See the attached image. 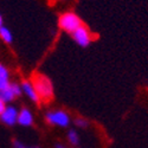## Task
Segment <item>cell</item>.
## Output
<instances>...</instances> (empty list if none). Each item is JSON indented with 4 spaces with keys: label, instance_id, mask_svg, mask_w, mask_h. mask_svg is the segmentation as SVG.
I'll return each instance as SVG.
<instances>
[{
    "label": "cell",
    "instance_id": "obj_16",
    "mask_svg": "<svg viewBox=\"0 0 148 148\" xmlns=\"http://www.w3.org/2000/svg\"><path fill=\"white\" fill-rule=\"evenodd\" d=\"M7 106H6V103L0 98V115H1L3 113H4V110H5V108H6Z\"/></svg>",
    "mask_w": 148,
    "mask_h": 148
},
{
    "label": "cell",
    "instance_id": "obj_1",
    "mask_svg": "<svg viewBox=\"0 0 148 148\" xmlns=\"http://www.w3.org/2000/svg\"><path fill=\"white\" fill-rule=\"evenodd\" d=\"M31 83L38 95L40 102H50L53 100V84L52 81L43 73H34Z\"/></svg>",
    "mask_w": 148,
    "mask_h": 148
},
{
    "label": "cell",
    "instance_id": "obj_12",
    "mask_svg": "<svg viewBox=\"0 0 148 148\" xmlns=\"http://www.w3.org/2000/svg\"><path fill=\"white\" fill-rule=\"evenodd\" d=\"M10 78V71L5 65L0 63V79H8Z\"/></svg>",
    "mask_w": 148,
    "mask_h": 148
},
{
    "label": "cell",
    "instance_id": "obj_14",
    "mask_svg": "<svg viewBox=\"0 0 148 148\" xmlns=\"http://www.w3.org/2000/svg\"><path fill=\"white\" fill-rule=\"evenodd\" d=\"M11 88H12V91H13L16 97H19L21 95L23 90H21L20 84H18V83H11Z\"/></svg>",
    "mask_w": 148,
    "mask_h": 148
},
{
    "label": "cell",
    "instance_id": "obj_3",
    "mask_svg": "<svg viewBox=\"0 0 148 148\" xmlns=\"http://www.w3.org/2000/svg\"><path fill=\"white\" fill-rule=\"evenodd\" d=\"M45 121L50 126H58L62 128H66L70 125V116L64 110H52L45 114Z\"/></svg>",
    "mask_w": 148,
    "mask_h": 148
},
{
    "label": "cell",
    "instance_id": "obj_17",
    "mask_svg": "<svg viewBox=\"0 0 148 148\" xmlns=\"http://www.w3.org/2000/svg\"><path fill=\"white\" fill-rule=\"evenodd\" d=\"M4 26V20H3V16L0 14V27Z\"/></svg>",
    "mask_w": 148,
    "mask_h": 148
},
{
    "label": "cell",
    "instance_id": "obj_6",
    "mask_svg": "<svg viewBox=\"0 0 148 148\" xmlns=\"http://www.w3.org/2000/svg\"><path fill=\"white\" fill-rule=\"evenodd\" d=\"M20 87H21L23 92L25 94L33 103H36V104L40 103V100H39L38 95H37V92H36V90H34V88H33V85H32V83H31V81L24 79V81L21 82V84H20Z\"/></svg>",
    "mask_w": 148,
    "mask_h": 148
},
{
    "label": "cell",
    "instance_id": "obj_4",
    "mask_svg": "<svg viewBox=\"0 0 148 148\" xmlns=\"http://www.w3.org/2000/svg\"><path fill=\"white\" fill-rule=\"evenodd\" d=\"M71 36H72V39L75 40V43L79 45L81 47H87L91 43V32L84 25L79 26L76 31H73Z\"/></svg>",
    "mask_w": 148,
    "mask_h": 148
},
{
    "label": "cell",
    "instance_id": "obj_9",
    "mask_svg": "<svg viewBox=\"0 0 148 148\" xmlns=\"http://www.w3.org/2000/svg\"><path fill=\"white\" fill-rule=\"evenodd\" d=\"M0 38H1L5 43L11 44L12 40H13V36H12V32L6 26H1L0 27Z\"/></svg>",
    "mask_w": 148,
    "mask_h": 148
},
{
    "label": "cell",
    "instance_id": "obj_2",
    "mask_svg": "<svg viewBox=\"0 0 148 148\" xmlns=\"http://www.w3.org/2000/svg\"><path fill=\"white\" fill-rule=\"evenodd\" d=\"M83 25L82 19L75 13V12H64L58 18V26L60 30H63L68 33H72L76 31L79 26Z\"/></svg>",
    "mask_w": 148,
    "mask_h": 148
},
{
    "label": "cell",
    "instance_id": "obj_18",
    "mask_svg": "<svg viewBox=\"0 0 148 148\" xmlns=\"http://www.w3.org/2000/svg\"><path fill=\"white\" fill-rule=\"evenodd\" d=\"M56 148H65L63 145H60V143H56Z\"/></svg>",
    "mask_w": 148,
    "mask_h": 148
},
{
    "label": "cell",
    "instance_id": "obj_13",
    "mask_svg": "<svg viewBox=\"0 0 148 148\" xmlns=\"http://www.w3.org/2000/svg\"><path fill=\"white\" fill-rule=\"evenodd\" d=\"M12 145H13V148H40L39 146H26L25 143L20 142L19 140H13Z\"/></svg>",
    "mask_w": 148,
    "mask_h": 148
},
{
    "label": "cell",
    "instance_id": "obj_8",
    "mask_svg": "<svg viewBox=\"0 0 148 148\" xmlns=\"http://www.w3.org/2000/svg\"><path fill=\"white\" fill-rule=\"evenodd\" d=\"M0 98H1V100H3L5 103L11 102V101H13V100H14L16 96H14L13 91H12L11 85H10L7 89H5V90H3V91H0Z\"/></svg>",
    "mask_w": 148,
    "mask_h": 148
},
{
    "label": "cell",
    "instance_id": "obj_5",
    "mask_svg": "<svg viewBox=\"0 0 148 148\" xmlns=\"http://www.w3.org/2000/svg\"><path fill=\"white\" fill-rule=\"evenodd\" d=\"M18 113L19 112L17 110L16 107L8 106V107L5 108L4 113L0 115V121L8 127H13L18 121Z\"/></svg>",
    "mask_w": 148,
    "mask_h": 148
},
{
    "label": "cell",
    "instance_id": "obj_11",
    "mask_svg": "<svg viewBox=\"0 0 148 148\" xmlns=\"http://www.w3.org/2000/svg\"><path fill=\"white\" fill-rule=\"evenodd\" d=\"M73 123L76 125V127H79V128H87L89 126V121L84 117H76Z\"/></svg>",
    "mask_w": 148,
    "mask_h": 148
},
{
    "label": "cell",
    "instance_id": "obj_15",
    "mask_svg": "<svg viewBox=\"0 0 148 148\" xmlns=\"http://www.w3.org/2000/svg\"><path fill=\"white\" fill-rule=\"evenodd\" d=\"M11 85L10 79H0V91H3L5 89H7Z\"/></svg>",
    "mask_w": 148,
    "mask_h": 148
},
{
    "label": "cell",
    "instance_id": "obj_10",
    "mask_svg": "<svg viewBox=\"0 0 148 148\" xmlns=\"http://www.w3.org/2000/svg\"><path fill=\"white\" fill-rule=\"evenodd\" d=\"M68 141L72 146H77L79 143V135L75 129H69L68 130Z\"/></svg>",
    "mask_w": 148,
    "mask_h": 148
},
{
    "label": "cell",
    "instance_id": "obj_7",
    "mask_svg": "<svg viewBox=\"0 0 148 148\" xmlns=\"http://www.w3.org/2000/svg\"><path fill=\"white\" fill-rule=\"evenodd\" d=\"M34 122L33 115L27 108H23L20 112L18 113V121L17 123H19L23 127H31Z\"/></svg>",
    "mask_w": 148,
    "mask_h": 148
}]
</instances>
